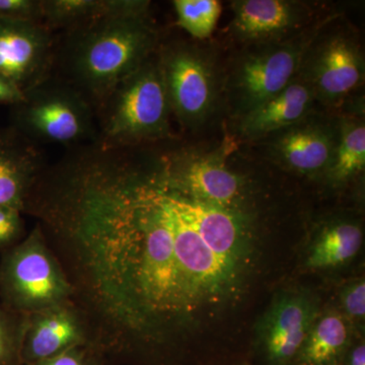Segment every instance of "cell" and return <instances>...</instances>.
<instances>
[{"label": "cell", "mask_w": 365, "mask_h": 365, "mask_svg": "<svg viewBox=\"0 0 365 365\" xmlns=\"http://www.w3.org/2000/svg\"><path fill=\"white\" fill-rule=\"evenodd\" d=\"M26 212L54 247L106 365H185L182 343L205 313L158 155L72 148L46 170Z\"/></svg>", "instance_id": "obj_1"}, {"label": "cell", "mask_w": 365, "mask_h": 365, "mask_svg": "<svg viewBox=\"0 0 365 365\" xmlns=\"http://www.w3.org/2000/svg\"><path fill=\"white\" fill-rule=\"evenodd\" d=\"M365 169L364 117H344L338 123V137L332 162L324 176L334 186L345 185Z\"/></svg>", "instance_id": "obj_20"}, {"label": "cell", "mask_w": 365, "mask_h": 365, "mask_svg": "<svg viewBox=\"0 0 365 365\" xmlns=\"http://www.w3.org/2000/svg\"><path fill=\"white\" fill-rule=\"evenodd\" d=\"M240 365H244V364H240Z\"/></svg>", "instance_id": "obj_30"}, {"label": "cell", "mask_w": 365, "mask_h": 365, "mask_svg": "<svg viewBox=\"0 0 365 365\" xmlns=\"http://www.w3.org/2000/svg\"><path fill=\"white\" fill-rule=\"evenodd\" d=\"M340 365H365V344L364 340L350 345Z\"/></svg>", "instance_id": "obj_29"}, {"label": "cell", "mask_w": 365, "mask_h": 365, "mask_svg": "<svg viewBox=\"0 0 365 365\" xmlns=\"http://www.w3.org/2000/svg\"><path fill=\"white\" fill-rule=\"evenodd\" d=\"M352 327L337 309L314 319L294 365H340L352 344Z\"/></svg>", "instance_id": "obj_18"}, {"label": "cell", "mask_w": 365, "mask_h": 365, "mask_svg": "<svg viewBox=\"0 0 365 365\" xmlns=\"http://www.w3.org/2000/svg\"><path fill=\"white\" fill-rule=\"evenodd\" d=\"M11 125L31 141L76 148L95 143L98 136L95 107L66 78L49 76L25 91L11 107Z\"/></svg>", "instance_id": "obj_4"}, {"label": "cell", "mask_w": 365, "mask_h": 365, "mask_svg": "<svg viewBox=\"0 0 365 365\" xmlns=\"http://www.w3.org/2000/svg\"><path fill=\"white\" fill-rule=\"evenodd\" d=\"M160 32L150 9L104 14L66 31L63 78L98 108L118 83L158 52Z\"/></svg>", "instance_id": "obj_2"}, {"label": "cell", "mask_w": 365, "mask_h": 365, "mask_svg": "<svg viewBox=\"0 0 365 365\" xmlns=\"http://www.w3.org/2000/svg\"><path fill=\"white\" fill-rule=\"evenodd\" d=\"M364 242V230L351 220H333L322 225L307 251L306 266L327 270L345 265L355 258Z\"/></svg>", "instance_id": "obj_19"}, {"label": "cell", "mask_w": 365, "mask_h": 365, "mask_svg": "<svg viewBox=\"0 0 365 365\" xmlns=\"http://www.w3.org/2000/svg\"><path fill=\"white\" fill-rule=\"evenodd\" d=\"M168 187L182 215L208 248L223 261L248 271L256 240L253 220L248 211L199 202L178 193L169 185Z\"/></svg>", "instance_id": "obj_11"}, {"label": "cell", "mask_w": 365, "mask_h": 365, "mask_svg": "<svg viewBox=\"0 0 365 365\" xmlns=\"http://www.w3.org/2000/svg\"><path fill=\"white\" fill-rule=\"evenodd\" d=\"M170 114L157 52L122 79L98 108L95 143L115 150L170 138Z\"/></svg>", "instance_id": "obj_3"}, {"label": "cell", "mask_w": 365, "mask_h": 365, "mask_svg": "<svg viewBox=\"0 0 365 365\" xmlns=\"http://www.w3.org/2000/svg\"><path fill=\"white\" fill-rule=\"evenodd\" d=\"M32 365H106V361L104 355L96 346L83 345Z\"/></svg>", "instance_id": "obj_25"}, {"label": "cell", "mask_w": 365, "mask_h": 365, "mask_svg": "<svg viewBox=\"0 0 365 365\" xmlns=\"http://www.w3.org/2000/svg\"><path fill=\"white\" fill-rule=\"evenodd\" d=\"M42 4L43 24L52 32L71 30L107 11V0H42Z\"/></svg>", "instance_id": "obj_21"}, {"label": "cell", "mask_w": 365, "mask_h": 365, "mask_svg": "<svg viewBox=\"0 0 365 365\" xmlns=\"http://www.w3.org/2000/svg\"><path fill=\"white\" fill-rule=\"evenodd\" d=\"M56 54L44 24L0 18V73L24 91L51 76Z\"/></svg>", "instance_id": "obj_12"}, {"label": "cell", "mask_w": 365, "mask_h": 365, "mask_svg": "<svg viewBox=\"0 0 365 365\" xmlns=\"http://www.w3.org/2000/svg\"><path fill=\"white\" fill-rule=\"evenodd\" d=\"M25 91L6 76L0 73V104L9 105L11 107L20 104L24 100Z\"/></svg>", "instance_id": "obj_28"}, {"label": "cell", "mask_w": 365, "mask_h": 365, "mask_svg": "<svg viewBox=\"0 0 365 365\" xmlns=\"http://www.w3.org/2000/svg\"><path fill=\"white\" fill-rule=\"evenodd\" d=\"M26 316L0 304V365H24L21 345Z\"/></svg>", "instance_id": "obj_23"}, {"label": "cell", "mask_w": 365, "mask_h": 365, "mask_svg": "<svg viewBox=\"0 0 365 365\" xmlns=\"http://www.w3.org/2000/svg\"><path fill=\"white\" fill-rule=\"evenodd\" d=\"M2 304L28 316L73 299V289L63 268L46 241L40 225L0 260Z\"/></svg>", "instance_id": "obj_5"}, {"label": "cell", "mask_w": 365, "mask_h": 365, "mask_svg": "<svg viewBox=\"0 0 365 365\" xmlns=\"http://www.w3.org/2000/svg\"><path fill=\"white\" fill-rule=\"evenodd\" d=\"M225 160L222 150L182 148L160 155L163 179L178 193L199 202L248 211V181Z\"/></svg>", "instance_id": "obj_9"}, {"label": "cell", "mask_w": 365, "mask_h": 365, "mask_svg": "<svg viewBox=\"0 0 365 365\" xmlns=\"http://www.w3.org/2000/svg\"><path fill=\"white\" fill-rule=\"evenodd\" d=\"M232 9V33L249 45L294 37L307 28L312 16L306 4L290 0H235Z\"/></svg>", "instance_id": "obj_14"}, {"label": "cell", "mask_w": 365, "mask_h": 365, "mask_svg": "<svg viewBox=\"0 0 365 365\" xmlns=\"http://www.w3.org/2000/svg\"><path fill=\"white\" fill-rule=\"evenodd\" d=\"M158 57L172 114L187 128L201 126L215 110L220 91L212 57L184 42L160 45Z\"/></svg>", "instance_id": "obj_8"}, {"label": "cell", "mask_w": 365, "mask_h": 365, "mask_svg": "<svg viewBox=\"0 0 365 365\" xmlns=\"http://www.w3.org/2000/svg\"><path fill=\"white\" fill-rule=\"evenodd\" d=\"M319 313L318 302L307 292L276 297L256 326L254 355L259 365H294Z\"/></svg>", "instance_id": "obj_10"}, {"label": "cell", "mask_w": 365, "mask_h": 365, "mask_svg": "<svg viewBox=\"0 0 365 365\" xmlns=\"http://www.w3.org/2000/svg\"><path fill=\"white\" fill-rule=\"evenodd\" d=\"M23 235L21 211L9 206H0V251H6L18 244Z\"/></svg>", "instance_id": "obj_26"}, {"label": "cell", "mask_w": 365, "mask_h": 365, "mask_svg": "<svg viewBox=\"0 0 365 365\" xmlns=\"http://www.w3.org/2000/svg\"><path fill=\"white\" fill-rule=\"evenodd\" d=\"M364 54L356 34L324 21L307 47L299 78L311 86L317 101L336 105L364 85Z\"/></svg>", "instance_id": "obj_7"}, {"label": "cell", "mask_w": 365, "mask_h": 365, "mask_svg": "<svg viewBox=\"0 0 365 365\" xmlns=\"http://www.w3.org/2000/svg\"><path fill=\"white\" fill-rule=\"evenodd\" d=\"M45 169L40 145L13 126L0 128V206L24 212L26 198Z\"/></svg>", "instance_id": "obj_16"}, {"label": "cell", "mask_w": 365, "mask_h": 365, "mask_svg": "<svg viewBox=\"0 0 365 365\" xmlns=\"http://www.w3.org/2000/svg\"><path fill=\"white\" fill-rule=\"evenodd\" d=\"M338 125L332 127L309 116L273 133L270 153L274 160L304 176L325 174L337 143Z\"/></svg>", "instance_id": "obj_15"}, {"label": "cell", "mask_w": 365, "mask_h": 365, "mask_svg": "<svg viewBox=\"0 0 365 365\" xmlns=\"http://www.w3.org/2000/svg\"><path fill=\"white\" fill-rule=\"evenodd\" d=\"M316 101L311 86L297 76L284 90L240 118V132L247 139L271 135L309 116Z\"/></svg>", "instance_id": "obj_17"}, {"label": "cell", "mask_w": 365, "mask_h": 365, "mask_svg": "<svg viewBox=\"0 0 365 365\" xmlns=\"http://www.w3.org/2000/svg\"><path fill=\"white\" fill-rule=\"evenodd\" d=\"M177 23L192 37L204 40L215 32L222 4L217 0H175Z\"/></svg>", "instance_id": "obj_22"}, {"label": "cell", "mask_w": 365, "mask_h": 365, "mask_svg": "<svg viewBox=\"0 0 365 365\" xmlns=\"http://www.w3.org/2000/svg\"><path fill=\"white\" fill-rule=\"evenodd\" d=\"M0 18L43 23L42 0H0Z\"/></svg>", "instance_id": "obj_27"}, {"label": "cell", "mask_w": 365, "mask_h": 365, "mask_svg": "<svg viewBox=\"0 0 365 365\" xmlns=\"http://www.w3.org/2000/svg\"><path fill=\"white\" fill-rule=\"evenodd\" d=\"M321 24L279 42L253 45L242 54L228 76L227 86L235 114H248L277 95L299 74L302 57Z\"/></svg>", "instance_id": "obj_6"}, {"label": "cell", "mask_w": 365, "mask_h": 365, "mask_svg": "<svg viewBox=\"0 0 365 365\" xmlns=\"http://www.w3.org/2000/svg\"><path fill=\"white\" fill-rule=\"evenodd\" d=\"M340 309L353 327L364 326L365 321V281L364 277L348 281L339 292Z\"/></svg>", "instance_id": "obj_24"}, {"label": "cell", "mask_w": 365, "mask_h": 365, "mask_svg": "<svg viewBox=\"0 0 365 365\" xmlns=\"http://www.w3.org/2000/svg\"><path fill=\"white\" fill-rule=\"evenodd\" d=\"M83 345L95 346L85 314L73 300L26 316L21 345L24 365L51 359Z\"/></svg>", "instance_id": "obj_13"}]
</instances>
